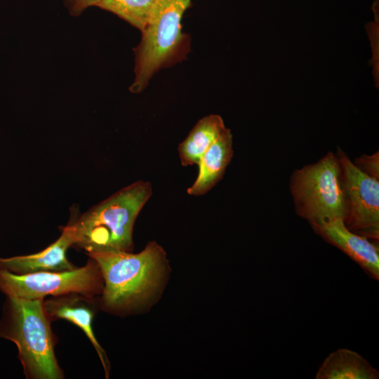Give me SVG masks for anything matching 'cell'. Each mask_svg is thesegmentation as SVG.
<instances>
[{"label": "cell", "mask_w": 379, "mask_h": 379, "mask_svg": "<svg viewBox=\"0 0 379 379\" xmlns=\"http://www.w3.org/2000/svg\"><path fill=\"white\" fill-rule=\"evenodd\" d=\"M87 255L100 270V305L109 312L129 310L147 301L159 286L166 267L165 251L155 241L138 253L109 250Z\"/></svg>", "instance_id": "obj_1"}, {"label": "cell", "mask_w": 379, "mask_h": 379, "mask_svg": "<svg viewBox=\"0 0 379 379\" xmlns=\"http://www.w3.org/2000/svg\"><path fill=\"white\" fill-rule=\"evenodd\" d=\"M152 194L151 183L138 180L119 190L69 223L74 245L91 252L133 248L136 218Z\"/></svg>", "instance_id": "obj_2"}, {"label": "cell", "mask_w": 379, "mask_h": 379, "mask_svg": "<svg viewBox=\"0 0 379 379\" xmlns=\"http://www.w3.org/2000/svg\"><path fill=\"white\" fill-rule=\"evenodd\" d=\"M0 339L17 346L26 378H64L55 357V338L43 300L6 297L0 319Z\"/></svg>", "instance_id": "obj_3"}, {"label": "cell", "mask_w": 379, "mask_h": 379, "mask_svg": "<svg viewBox=\"0 0 379 379\" xmlns=\"http://www.w3.org/2000/svg\"><path fill=\"white\" fill-rule=\"evenodd\" d=\"M290 188L296 213L310 225L345 220L346 198L338 155L329 152L317 162L295 170Z\"/></svg>", "instance_id": "obj_4"}, {"label": "cell", "mask_w": 379, "mask_h": 379, "mask_svg": "<svg viewBox=\"0 0 379 379\" xmlns=\"http://www.w3.org/2000/svg\"><path fill=\"white\" fill-rule=\"evenodd\" d=\"M191 0H157L138 46L135 49L132 93H140L178 49L183 35L181 20Z\"/></svg>", "instance_id": "obj_5"}, {"label": "cell", "mask_w": 379, "mask_h": 379, "mask_svg": "<svg viewBox=\"0 0 379 379\" xmlns=\"http://www.w3.org/2000/svg\"><path fill=\"white\" fill-rule=\"evenodd\" d=\"M102 287L100 270L91 258L84 266L66 271L15 274L0 269V291L6 297L44 300L78 293L94 298L101 294Z\"/></svg>", "instance_id": "obj_6"}, {"label": "cell", "mask_w": 379, "mask_h": 379, "mask_svg": "<svg viewBox=\"0 0 379 379\" xmlns=\"http://www.w3.org/2000/svg\"><path fill=\"white\" fill-rule=\"evenodd\" d=\"M338 157L346 198L344 223L351 232L379 239V182L361 171L341 149Z\"/></svg>", "instance_id": "obj_7"}, {"label": "cell", "mask_w": 379, "mask_h": 379, "mask_svg": "<svg viewBox=\"0 0 379 379\" xmlns=\"http://www.w3.org/2000/svg\"><path fill=\"white\" fill-rule=\"evenodd\" d=\"M325 241L340 249L372 279L379 280V248L375 242L349 230L341 219L311 225Z\"/></svg>", "instance_id": "obj_8"}, {"label": "cell", "mask_w": 379, "mask_h": 379, "mask_svg": "<svg viewBox=\"0 0 379 379\" xmlns=\"http://www.w3.org/2000/svg\"><path fill=\"white\" fill-rule=\"evenodd\" d=\"M73 245L74 231L68 222L60 237L44 250L29 255L0 257V269L15 274L71 270L77 267L68 260L66 253Z\"/></svg>", "instance_id": "obj_9"}, {"label": "cell", "mask_w": 379, "mask_h": 379, "mask_svg": "<svg viewBox=\"0 0 379 379\" xmlns=\"http://www.w3.org/2000/svg\"><path fill=\"white\" fill-rule=\"evenodd\" d=\"M91 298L78 293L51 296L43 300L44 310L51 321L65 319L80 328L89 339L97 352L105 369L106 378L109 375V364L106 354L99 344L93 329L95 312Z\"/></svg>", "instance_id": "obj_10"}, {"label": "cell", "mask_w": 379, "mask_h": 379, "mask_svg": "<svg viewBox=\"0 0 379 379\" xmlns=\"http://www.w3.org/2000/svg\"><path fill=\"white\" fill-rule=\"evenodd\" d=\"M232 155V135L226 128L199 160L198 176L187 193L201 196L208 192L222 178Z\"/></svg>", "instance_id": "obj_11"}, {"label": "cell", "mask_w": 379, "mask_h": 379, "mask_svg": "<svg viewBox=\"0 0 379 379\" xmlns=\"http://www.w3.org/2000/svg\"><path fill=\"white\" fill-rule=\"evenodd\" d=\"M316 379H378L379 372L359 353L346 348L329 354L319 366Z\"/></svg>", "instance_id": "obj_12"}, {"label": "cell", "mask_w": 379, "mask_h": 379, "mask_svg": "<svg viewBox=\"0 0 379 379\" xmlns=\"http://www.w3.org/2000/svg\"><path fill=\"white\" fill-rule=\"evenodd\" d=\"M226 128L222 117L211 114L201 119L186 138L179 144L182 166L198 164L203 154Z\"/></svg>", "instance_id": "obj_13"}, {"label": "cell", "mask_w": 379, "mask_h": 379, "mask_svg": "<svg viewBox=\"0 0 379 379\" xmlns=\"http://www.w3.org/2000/svg\"><path fill=\"white\" fill-rule=\"evenodd\" d=\"M157 0H100L96 6L110 11L142 32Z\"/></svg>", "instance_id": "obj_14"}, {"label": "cell", "mask_w": 379, "mask_h": 379, "mask_svg": "<svg viewBox=\"0 0 379 379\" xmlns=\"http://www.w3.org/2000/svg\"><path fill=\"white\" fill-rule=\"evenodd\" d=\"M354 164L364 173L378 179L379 178L378 152L372 155H362L356 159Z\"/></svg>", "instance_id": "obj_15"}, {"label": "cell", "mask_w": 379, "mask_h": 379, "mask_svg": "<svg viewBox=\"0 0 379 379\" xmlns=\"http://www.w3.org/2000/svg\"><path fill=\"white\" fill-rule=\"evenodd\" d=\"M100 0H69L71 8L74 13L81 12L92 6H96Z\"/></svg>", "instance_id": "obj_16"}]
</instances>
